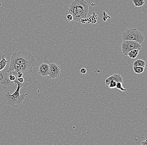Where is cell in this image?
<instances>
[{
  "label": "cell",
  "instance_id": "cell-13",
  "mask_svg": "<svg viewBox=\"0 0 147 145\" xmlns=\"http://www.w3.org/2000/svg\"><path fill=\"white\" fill-rule=\"evenodd\" d=\"M133 69L135 73L137 74H142L145 70L144 67L140 66H133Z\"/></svg>",
  "mask_w": 147,
  "mask_h": 145
},
{
  "label": "cell",
  "instance_id": "cell-18",
  "mask_svg": "<svg viewBox=\"0 0 147 145\" xmlns=\"http://www.w3.org/2000/svg\"><path fill=\"white\" fill-rule=\"evenodd\" d=\"M9 78L10 81L13 82L15 81L16 79L17 78H16V76L14 75L10 74H9Z\"/></svg>",
  "mask_w": 147,
  "mask_h": 145
},
{
  "label": "cell",
  "instance_id": "cell-14",
  "mask_svg": "<svg viewBox=\"0 0 147 145\" xmlns=\"http://www.w3.org/2000/svg\"><path fill=\"white\" fill-rule=\"evenodd\" d=\"M133 2L136 7L142 6L145 3L144 0H133Z\"/></svg>",
  "mask_w": 147,
  "mask_h": 145
},
{
  "label": "cell",
  "instance_id": "cell-7",
  "mask_svg": "<svg viewBox=\"0 0 147 145\" xmlns=\"http://www.w3.org/2000/svg\"><path fill=\"white\" fill-rule=\"evenodd\" d=\"M49 65V76L51 79H55L59 76L61 68L59 65L55 63H51Z\"/></svg>",
  "mask_w": 147,
  "mask_h": 145
},
{
  "label": "cell",
  "instance_id": "cell-23",
  "mask_svg": "<svg viewBox=\"0 0 147 145\" xmlns=\"http://www.w3.org/2000/svg\"><path fill=\"white\" fill-rule=\"evenodd\" d=\"M147 140H145V141H142V143H141V145H147Z\"/></svg>",
  "mask_w": 147,
  "mask_h": 145
},
{
  "label": "cell",
  "instance_id": "cell-5",
  "mask_svg": "<svg viewBox=\"0 0 147 145\" xmlns=\"http://www.w3.org/2000/svg\"><path fill=\"white\" fill-rule=\"evenodd\" d=\"M141 44L136 41L124 40L121 45V50L125 55H127L129 52L132 50L141 49Z\"/></svg>",
  "mask_w": 147,
  "mask_h": 145
},
{
  "label": "cell",
  "instance_id": "cell-10",
  "mask_svg": "<svg viewBox=\"0 0 147 145\" xmlns=\"http://www.w3.org/2000/svg\"><path fill=\"white\" fill-rule=\"evenodd\" d=\"M113 80L116 82H121L123 83V79L122 76L119 74H114L113 75L111 76L110 77L107 78L105 80V85L108 86L110 81Z\"/></svg>",
  "mask_w": 147,
  "mask_h": 145
},
{
  "label": "cell",
  "instance_id": "cell-4",
  "mask_svg": "<svg viewBox=\"0 0 147 145\" xmlns=\"http://www.w3.org/2000/svg\"><path fill=\"white\" fill-rule=\"evenodd\" d=\"M123 41L124 40H131L137 42L141 44L144 39L145 36L140 31L136 28L126 29L122 35Z\"/></svg>",
  "mask_w": 147,
  "mask_h": 145
},
{
  "label": "cell",
  "instance_id": "cell-11",
  "mask_svg": "<svg viewBox=\"0 0 147 145\" xmlns=\"http://www.w3.org/2000/svg\"><path fill=\"white\" fill-rule=\"evenodd\" d=\"M139 49H135L130 51L129 52L127 55H128L130 59H135L137 57L138 54Z\"/></svg>",
  "mask_w": 147,
  "mask_h": 145
},
{
  "label": "cell",
  "instance_id": "cell-6",
  "mask_svg": "<svg viewBox=\"0 0 147 145\" xmlns=\"http://www.w3.org/2000/svg\"><path fill=\"white\" fill-rule=\"evenodd\" d=\"M9 76V74L5 69L0 71V86L3 89H5L13 83L10 81Z\"/></svg>",
  "mask_w": 147,
  "mask_h": 145
},
{
  "label": "cell",
  "instance_id": "cell-1",
  "mask_svg": "<svg viewBox=\"0 0 147 145\" xmlns=\"http://www.w3.org/2000/svg\"><path fill=\"white\" fill-rule=\"evenodd\" d=\"M13 83L17 86L16 90L12 94H10V92H7L4 95V100L6 104L14 108H17L21 106L26 96L28 95V94L26 93L20 95L19 94L20 88L23 87L27 86L28 84L26 81L23 83H19L17 79H16Z\"/></svg>",
  "mask_w": 147,
  "mask_h": 145
},
{
  "label": "cell",
  "instance_id": "cell-20",
  "mask_svg": "<svg viewBox=\"0 0 147 145\" xmlns=\"http://www.w3.org/2000/svg\"><path fill=\"white\" fill-rule=\"evenodd\" d=\"M16 79H17V81L20 83H23L25 82L24 79L23 77L18 78H17Z\"/></svg>",
  "mask_w": 147,
  "mask_h": 145
},
{
  "label": "cell",
  "instance_id": "cell-19",
  "mask_svg": "<svg viewBox=\"0 0 147 145\" xmlns=\"http://www.w3.org/2000/svg\"><path fill=\"white\" fill-rule=\"evenodd\" d=\"M66 18L67 20L69 21V22H70V21H71L73 20V17H72V15L69 14L66 16Z\"/></svg>",
  "mask_w": 147,
  "mask_h": 145
},
{
  "label": "cell",
  "instance_id": "cell-21",
  "mask_svg": "<svg viewBox=\"0 0 147 145\" xmlns=\"http://www.w3.org/2000/svg\"><path fill=\"white\" fill-rule=\"evenodd\" d=\"M80 73L83 74H84L87 73V70L85 68H82L80 69Z\"/></svg>",
  "mask_w": 147,
  "mask_h": 145
},
{
  "label": "cell",
  "instance_id": "cell-9",
  "mask_svg": "<svg viewBox=\"0 0 147 145\" xmlns=\"http://www.w3.org/2000/svg\"><path fill=\"white\" fill-rule=\"evenodd\" d=\"M38 74L43 77H45L49 74V65L47 63H43L40 65L38 69Z\"/></svg>",
  "mask_w": 147,
  "mask_h": 145
},
{
  "label": "cell",
  "instance_id": "cell-22",
  "mask_svg": "<svg viewBox=\"0 0 147 145\" xmlns=\"http://www.w3.org/2000/svg\"><path fill=\"white\" fill-rule=\"evenodd\" d=\"M3 58H5V55L2 52L0 51V61Z\"/></svg>",
  "mask_w": 147,
  "mask_h": 145
},
{
  "label": "cell",
  "instance_id": "cell-2",
  "mask_svg": "<svg viewBox=\"0 0 147 145\" xmlns=\"http://www.w3.org/2000/svg\"><path fill=\"white\" fill-rule=\"evenodd\" d=\"M89 6L84 0H74L69 5L68 12L72 15L73 20L80 22L87 18Z\"/></svg>",
  "mask_w": 147,
  "mask_h": 145
},
{
  "label": "cell",
  "instance_id": "cell-17",
  "mask_svg": "<svg viewBox=\"0 0 147 145\" xmlns=\"http://www.w3.org/2000/svg\"><path fill=\"white\" fill-rule=\"evenodd\" d=\"M116 84L117 82L113 81V80H111V81H110L109 85H108V87H109V88H111V89L115 88H116Z\"/></svg>",
  "mask_w": 147,
  "mask_h": 145
},
{
  "label": "cell",
  "instance_id": "cell-3",
  "mask_svg": "<svg viewBox=\"0 0 147 145\" xmlns=\"http://www.w3.org/2000/svg\"><path fill=\"white\" fill-rule=\"evenodd\" d=\"M10 63L18 65L26 63H36L35 58L31 52L22 49L14 52L11 57Z\"/></svg>",
  "mask_w": 147,
  "mask_h": 145
},
{
  "label": "cell",
  "instance_id": "cell-15",
  "mask_svg": "<svg viewBox=\"0 0 147 145\" xmlns=\"http://www.w3.org/2000/svg\"><path fill=\"white\" fill-rule=\"evenodd\" d=\"M7 63H8V61L5 59V58H3L1 59V60L0 61V71L4 69Z\"/></svg>",
  "mask_w": 147,
  "mask_h": 145
},
{
  "label": "cell",
  "instance_id": "cell-8",
  "mask_svg": "<svg viewBox=\"0 0 147 145\" xmlns=\"http://www.w3.org/2000/svg\"><path fill=\"white\" fill-rule=\"evenodd\" d=\"M19 65L23 76H26L32 72L33 68L36 65V63H26Z\"/></svg>",
  "mask_w": 147,
  "mask_h": 145
},
{
  "label": "cell",
  "instance_id": "cell-12",
  "mask_svg": "<svg viewBox=\"0 0 147 145\" xmlns=\"http://www.w3.org/2000/svg\"><path fill=\"white\" fill-rule=\"evenodd\" d=\"M146 65V62L141 59H137L133 63V66H140V67H144Z\"/></svg>",
  "mask_w": 147,
  "mask_h": 145
},
{
  "label": "cell",
  "instance_id": "cell-16",
  "mask_svg": "<svg viewBox=\"0 0 147 145\" xmlns=\"http://www.w3.org/2000/svg\"><path fill=\"white\" fill-rule=\"evenodd\" d=\"M116 88L117 89H119L120 91H123V92L127 91V90L126 88H124L123 87L122 83H121V82H117V83Z\"/></svg>",
  "mask_w": 147,
  "mask_h": 145
}]
</instances>
